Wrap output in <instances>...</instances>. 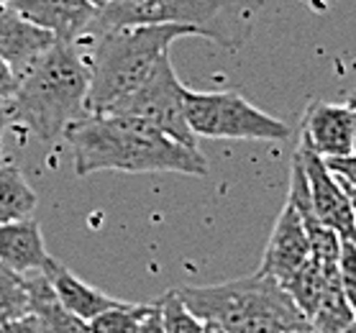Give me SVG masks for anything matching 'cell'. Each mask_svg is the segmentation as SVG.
I'll list each match as a JSON object with an SVG mask.
<instances>
[{
    "label": "cell",
    "instance_id": "1",
    "mask_svg": "<svg viewBox=\"0 0 356 333\" xmlns=\"http://www.w3.org/2000/svg\"><path fill=\"white\" fill-rule=\"evenodd\" d=\"M77 177L95 172H177L208 177V159L144 121L118 113H85L67 129Z\"/></svg>",
    "mask_w": 356,
    "mask_h": 333
},
{
    "label": "cell",
    "instance_id": "2",
    "mask_svg": "<svg viewBox=\"0 0 356 333\" xmlns=\"http://www.w3.org/2000/svg\"><path fill=\"white\" fill-rule=\"evenodd\" d=\"M90 67L74 44L54 41L18 72L10 121L39 141H57L77 118L88 113Z\"/></svg>",
    "mask_w": 356,
    "mask_h": 333
},
{
    "label": "cell",
    "instance_id": "3",
    "mask_svg": "<svg viewBox=\"0 0 356 333\" xmlns=\"http://www.w3.org/2000/svg\"><path fill=\"white\" fill-rule=\"evenodd\" d=\"M187 308L216 333H295L310 320L275 277L257 272L231 282L179 287Z\"/></svg>",
    "mask_w": 356,
    "mask_h": 333
},
{
    "label": "cell",
    "instance_id": "4",
    "mask_svg": "<svg viewBox=\"0 0 356 333\" xmlns=\"http://www.w3.org/2000/svg\"><path fill=\"white\" fill-rule=\"evenodd\" d=\"M90 51L88 113H108L146 82L177 39L197 36L190 26H126L95 31Z\"/></svg>",
    "mask_w": 356,
    "mask_h": 333
},
{
    "label": "cell",
    "instance_id": "5",
    "mask_svg": "<svg viewBox=\"0 0 356 333\" xmlns=\"http://www.w3.org/2000/svg\"><path fill=\"white\" fill-rule=\"evenodd\" d=\"M264 0H108L90 33L126 26H190L197 36L238 51L251 39Z\"/></svg>",
    "mask_w": 356,
    "mask_h": 333
},
{
    "label": "cell",
    "instance_id": "6",
    "mask_svg": "<svg viewBox=\"0 0 356 333\" xmlns=\"http://www.w3.org/2000/svg\"><path fill=\"white\" fill-rule=\"evenodd\" d=\"M185 115L190 131L202 138L284 141L292 136V126L251 106L234 90L226 92L185 90Z\"/></svg>",
    "mask_w": 356,
    "mask_h": 333
},
{
    "label": "cell",
    "instance_id": "7",
    "mask_svg": "<svg viewBox=\"0 0 356 333\" xmlns=\"http://www.w3.org/2000/svg\"><path fill=\"white\" fill-rule=\"evenodd\" d=\"M185 90L187 88L179 82L177 72L172 67V57L164 54L159 65L154 67V72L146 77L144 85L134 90L129 98H123L115 108H111L108 113L144 121L187 147H197V136L187 126Z\"/></svg>",
    "mask_w": 356,
    "mask_h": 333
},
{
    "label": "cell",
    "instance_id": "8",
    "mask_svg": "<svg viewBox=\"0 0 356 333\" xmlns=\"http://www.w3.org/2000/svg\"><path fill=\"white\" fill-rule=\"evenodd\" d=\"M298 154L302 159L305 174L310 182V195H313V208L323 226L333 228L341 238L356 236V216L348 200V193L333 170L325 164V159L310 147L305 138H300Z\"/></svg>",
    "mask_w": 356,
    "mask_h": 333
},
{
    "label": "cell",
    "instance_id": "9",
    "mask_svg": "<svg viewBox=\"0 0 356 333\" xmlns=\"http://www.w3.org/2000/svg\"><path fill=\"white\" fill-rule=\"evenodd\" d=\"M310 257L313 254H310L308 228L300 218V213L290 203H284V208L280 211V218L275 220L267 249H264L259 272L267 277H275L277 282L284 287L300 269L305 267V261Z\"/></svg>",
    "mask_w": 356,
    "mask_h": 333
},
{
    "label": "cell",
    "instance_id": "10",
    "mask_svg": "<svg viewBox=\"0 0 356 333\" xmlns=\"http://www.w3.org/2000/svg\"><path fill=\"white\" fill-rule=\"evenodd\" d=\"M10 8L65 44H74L90 33L97 18V8L90 0H10Z\"/></svg>",
    "mask_w": 356,
    "mask_h": 333
},
{
    "label": "cell",
    "instance_id": "11",
    "mask_svg": "<svg viewBox=\"0 0 356 333\" xmlns=\"http://www.w3.org/2000/svg\"><path fill=\"white\" fill-rule=\"evenodd\" d=\"M300 138H305L323 159L346 156L354 152V111L343 103H310L300 126Z\"/></svg>",
    "mask_w": 356,
    "mask_h": 333
},
{
    "label": "cell",
    "instance_id": "12",
    "mask_svg": "<svg viewBox=\"0 0 356 333\" xmlns=\"http://www.w3.org/2000/svg\"><path fill=\"white\" fill-rule=\"evenodd\" d=\"M54 257H49L44 246L39 220L21 218L0 223V261L21 275L47 272Z\"/></svg>",
    "mask_w": 356,
    "mask_h": 333
},
{
    "label": "cell",
    "instance_id": "13",
    "mask_svg": "<svg viewBox=\"0 0 356 333\" xmlns=\"http://www.w3.org/2000/svg\"><path fill=\"white\" fill-rule=\"evenodd\" d=\"M54 41L51 33L26 21L16 8L0 6V59H6L16 72L26 70Z\"/></svg>",
    "mask_w": 356,
    "mask_h": 333
},
{
    "label": "cell",
    "instance_id": "14",
    "mask_svg": "<svg viewBox=\"0 0 356 333\" xmlns=\"http://www.w3.org/2000/svg\"><path fill=\"white\" fill-rule=\"evenodd\" d=\"M44 275L49 277V284H51L54 295L59 298V302H62L72 316L85 320V323L92 320L95 316H100L103 310L113 308V305L121 302V300H115V298H111V295H106L103 290L92 287V284L82 282L72 269H67L65 264H59L57 259H51V264L47 267Z\"/></svg>",
    "mask_w": 356,
    "mask_h": 333
},
{
    "label": "cell",
    "instance_id": "15",
    "mask_svg": "<svg viewBox=\"0 0 356 333\" xmlns=\"http://www.w3.org/2000/svg\"><path fill=\"white\" fill-rule=\"evenodd\" d=\"M26 277H29V287H31V313L41 320L44 333H90L88 323L72 316L59 302L44 272H31Z\"/></svg>",
    "mask_w": 356,
    "mask_h": 333
},
{
    "label": "cell",
    "instance_id": "16",
    "mask_svg": "<svg viewBox=\"0 0 356 333\" xmlns=\"http://www.w3.org/2000/svg\"><path fill=\"white\" fill-rule=\"evenodd\" d=\"M323 269H325L323 298H321V305H318V310L310 318V328L316 333H343L356 320V313L351 308V302L346 300L343 287H341L339 264Z\"/></svg>",
    "mask_w": 356,
    "mask_h": 333
},
{
    "label": "cell",
    "instance_id": "17",
    "mask_svg": "<svg viewBox=\"0 0 356 333\" xmlns=\"http://www.w3.org/2000/svg\"><path fill=\"white\" fill-rule=\"evenodd\" d=\"M39 197L16 164H0V223L31 218Z\"/></svg>",
    "mask_w": 356,
    "mask_h": 333
},
{
    "label": "cell",
    "instance_id": "18",
    "mask_svg": "<svg viewBox=\"0 0 356 333\" xmlns=\"http://www.w3.org/2000/svg\"><path fill=\"white\" fill-rule=\"evenodd\" d=\"M31 313V287L29 277L6 267L0 261V323L16 320Z\"/></svg>",
    "mask_w": 356,
    "mask_h": 333
},
{
    "label": "cell",
    "instance_id": "19",
    "mask_svg": "<svg viewBox=\"0 0 356 333\" xmlns=\"http://www.w3.org/2000/svg\"><path fill=\"white\" fill-rule=\"evenodd\" d=\"M323 287H325V269L321 267L313 257L305 261V267L300 269L290 282L284 284V290L292 295V300L298 302V308L305 313L308 320L313 318V313L318 310V305H321Z\"/></svg>",
    "mask_w": 356,
    "mask_h": 333
},
{
    "label": "cell",
    "instance_id": "20",
    "mask_svg": "<svg viewBox=\"0 0 356 333\" xmlns=\"http://www.w3.org/2000/svg\"><path fill=\"white\" fill-rule=\"evenodd\" d=\"M149 302H118L113 308L103 310L100 316L88 320L90 333H138Z\"/></svg>",
    "mask_w": 356,
    "mask_h": 333
},
{
    "label": "cell",
    "instance_id": "21",
    "mask_svg": "<svg viewBox=\"0 0 356 333\" xmlns=\"http://www.w3.org/2000/svg\"><path fill=\"white\" fill-rule=\"evenodd\" d=\"M159 305V316L167 328V333H205L208 325L202 323L200 318L195 316L193 310L187 308V302L182 300L179 290H167L162 298H156Z\"/></svg>",
    "mask_w": 356,
    "mask_h": 333
},
{
    "label": "cell",
    "instance_id": "22",
    "mask_svg": "<svg viewBox=\"0 0 356 333\" xmlns=\"http://www.w3.org/2000/svg\"><path fill=\"white\" fill-rule=\"evenodd\" d=\"M339 275L341 287L346 293V300L356 313V238H343L341 241V257H339Z\"/></svg>",
    "mask_w": 356,
    "mask_h": 333
},
{
    "label": "cell",
    "instance_id": "23",
    "mask_svg": "<svg viewBox=\"0 0 356 333\" xmlns=\"http://www.w3.org/2000/svg\"><path fill=\"white\" fill-rule=\"evenodd\" d=\"M325 164L331 167L333 174H336L343 185L356 187V154L354 152L346 156H331V159H325Z\"/></svg>",
    "mask_w": 356,
    "mask_h": 333
},
{
    "label": "cell",
    "instance_id": "24",
    "mask_svg": "<svg viewBox=\"0 0 356 333\" xmlns=\"http://www.w3.org/2000/svg\"><path fill=\"white\" fill-rule=\"evenodd\" d=\"M16 88H18V72L6 59H0V106H10V100L16 95Z\"/></svg>",
    "mask_w": 356,
    "mask_h": 333
},
{
    "label": "cell",
    "instance_id": "25",
    "mask_svg": "<svg viewBox=\"0 0 356 333\" xmlns=\"http://www.w3.org/2000/svg\"><path fill=\"white\" fill-rule=\"evenodd\" d=\"M0 333H44V325L33 313H29L24 318H16V320H3Z\"/></svg>",
    "mask_w": 356,
    "mask_h": 333
},
{
    "label": "cell",
    "instance_id": "26",
    "mask_svg": "<svg viewBox=\"0 0 356 333\" xmlns=\"http://www.w3.org/2000/svg\"><path fill=\"white\" fill-rule=\"evenodd\" d=\"M138 333H167V328H164V323H162V316H159L156 300L149 302V310H146L144 320L138 325Z\"/></svg>",
    "mask_w": 356,
    "mask_h": 333
},
{
    "label": "cell",
    "instance_id": "27",
    "mask_svg": "<svg viewBox=\"0 0 356 333\" xmlns=\"http://www.w3.org/2000/svg\"><path fill=\"white\" fill-rule=\"evenodd\" d=\"M13 126L10 121V111L8 106H0V164H6V149H3V136H6V131Z\"/></svg>",
    "mask_w": 356,
    "mask_h": 333
},
{
    "label": "cell",
    "instance_id": "28",
    "mask_svg": "<svg viewBox=\"0 0 356 333\" xmlns=\"http://www.w3.org/2000/svg\"><path fill=\"white\" fill-rule=\"evenodd\" d=\"M343 187H346L348 200H351V208H354V216H356V187H348V185H343Z\"/></svg>",
    "mask_w": 356,
    "mask_h": 333
},
{
    "label": "cell",
    "instance_id": "29",
    "mask_svg": "<svg viewBox=\"0 0 356 333\" xmlns=\"http://www.w3.org/2000/svg\"><path fill=\"white\" fill-rule=\"evenodd\" d=\"M346 106L351 108V111H354V113H356V90H354V92H351V95H348V98H346Z\"/></svg>",
    "mask_w": 356,
    "mask_h": 333
},
{
    "label": "cell",
    "instance_id": "30",
    "mask_svg": "<svg viewBox=\"0 0 356 333\" xmlns=\"http://www.w3.org/2000/svg\"><path fill=\"white\" fill-rule=\"evenodd\" d=\"M90 3H92V6H95L97 10H100V8H103V6L108 3V0H90Z\"/></svg>",
    "mask_w": 356,
    "mask_h": 333
},
{
    "label": "cell",
    "instance_id": "31",
    "mask_svg": "<svg viewBox=\"0 0 356 333\" xmlns=\"http://www.w3.org/2000/svg\"><path fill=\"white\" fill-rule=\"evenodd\" d=\"M343 333H356V320H354V323H351V325H348V328H346V331H343Z\"/></svg>",
    "mask_w": 356,
    "mask_h": 333
},
{
    "label": "cell",
    "instance_id": "32",
    "mask_svg": "<svg viewBox=\"0 0 356 333\" xmlns=\"http://www.w3.org/2000/svg\"><path fill=\"white\" fill-rule=\"evenodd\" d=\"M354 154H356V113H354Z\"/></svg>",
    "mask_w": 356,
    "mask_h": 333
},
{
    "label": "cell",
    "instance_id": "33",
    "mask_svg": "<svg viewBox=\"0 0 356 333\" xmlns=\"http://www.w3.org/2000/svg\"><path fill=\"white\" fill-rule=\"evenodd\" d=\"M0 6H10V0H0Z\"/></svg>",
    "mask_w": 356,
    "mask_h": 333
},
{
    "label": "cell",
    "instance_id": "34",
    "mask_svg": "<svg viewBox=\"0 0 356 333\" xmlns=\"http://www.w3.org/2000/svg\"><path fill=\"white\" fill-rule=\"evenodd\" d=\"M295 333H316V331H313V328H310V331H295Z\"/></svg>",
    "mask_w": 356,
    "mask_h": 333
},
{
    "label": "cell",
    "instance_id": "35",
    "mask_svg": "<svg viewBox=\"0 0 356 333\" xmlns=\"http://www.w3.org/2000/svg\"><path fill=\"white\" fill-rule=\"evenodd\" d=\"M205 333H216V331H205Z\"/></svg>",
    "mask_w": 356,
    "mask_h": 333
},
{
    "label": "cell",
    "instance_id": "36",
    "mask_svg": "<svg viewBox=\"0 0 356 333\" xmlns=\"http://www.w3.org/2000/svg\"><path fill=\"white\" fill-rule=\"evenodd\" d=\"M354 238H356V236H354Z\"/></svg>",
    "mask_w": 356,
    "mask_h": 333
}]
</instances>
